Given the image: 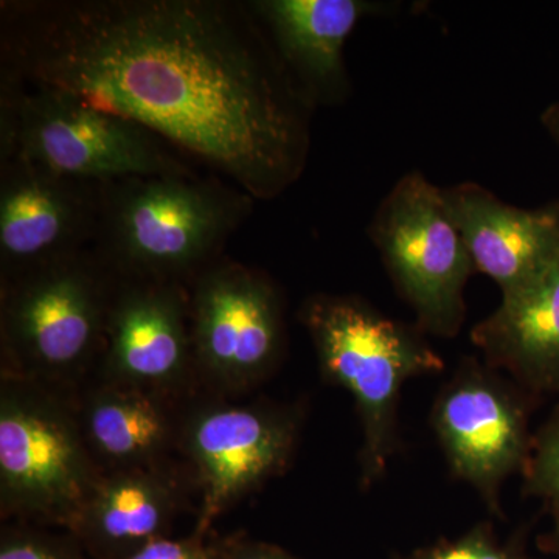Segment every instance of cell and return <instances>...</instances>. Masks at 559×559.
Returning <instances> with one entry per match:
<instances>
[{
    "label": "cell",
    "instance_id": "17",
    "mask_svg": "<svg viewBox=\"0 0 559 559\" xmlns=\"http://www.w3.org/2000/svg\"><path fill=\"white\" fill-rule=\"evenodd\" d=\"M489 367L509 371L536 393L559 395V252L528 286L502 297L473 329Z\"/></svg>",
    "mask_w": 559,
    "mask_h": 559
},
{
    "label": "cell",
    "instance_id": "23",
    "mask_svg": "<svg viewBox=\"0 0 559 559\" xmlns=\"http://www.w3.org/2000/svg\"><path fill=\"white\" fill-rule=\"evenodd\" d=\"M540 123L546 128L547 132L559 143V103L550 105L549 108L540 114ZM559 209V201L555 202Z\"/></svg>",
    "mask_w": 559,
    "mask_h": 559
},
{
    "label": "cell",
    "instance_id": "7",
    "mask_svg": "<svg viewBox=\"0 0 559 559\" xmlns=\"http://www.w3.org/2000/svg\"><path fill=\"white\" fill-rule=\"evenodd\" d=\"M369 237L417 316L418 330L440 337L459 334L466 314L463 294L476 267L443 190L419 171L407 173L382 200Z\"/></svg>",
    "mask_w": 559,
    "mask_h": 559
},
{
    "label": "cell",
    "instance_id": "16",
    "mask_svg": "<svg viewBox=\"0 0 559 559\" xmlns=\"http://www.w3.org/2000/svg\"><path fill=\"white\" fill-rule=\"evenodd\" d=\"M189 403L98 381L75 396L81 432L103 473L171 463Z\"/></svg>",
    "mask_w": 559,
    "mask_h": 559
},
{
    "label": "cell",
    "instance_id": "8",
    "mask_svg": "<svg viewBox=\"0 0 559 559\" xmlns=\"http://www.w3.org/2000/svg\"><path fill=\"white\" fill-rule=\"evenodd\" d=\"M200 385L229 399L277 367L285 345L282 296L264 272L223 257L189 286Z\"/></svg>",
    "mask_w": 559,
    "mask_h": 559
},
{
    "label": "cell",
    "instance_id": "3",
    "mask_svg": "<svg viewBox=\"0 0 559 559\" xmlns=\"http://www.w3.org/2000/svg\"><path fill=\"white\" fill-rule=\"evenodd\" d=\"M114 283L92 246L0 282L2 374L75 399L97 374Z\"/></svg>",
    "mask_w": 559,
    "mask_h": 559
},
{
    "label": "cell",
    "instance_id": "1",
    "mask_svg": "<svg viewBox=\"0 0 559 559\" xmlns=\"http://www.w3.org/2000/svg\"><path fill=\"white\" fill-rule=\"evenodd\" d=\"M0 61L135 121L255 201L307 167L312 108L246 0H9Z\"/></svg>",
    "mask_w": 559,
    "mask_h": 559
},
{
    "label": "cell",
    "instance_id": "20",
    "mask_svg": "<svg viewBox=\"0 0 559 559\" xmlns=\"http://www.w3.org/2000/svg\"><path fill=\"white\" fill-rule=\"evenodd\" d=\"M0 559H91L72 536H55L32 524L7 525L0 533Z\"/></svg>",
    "mask_w": 559,
    "mask_h": 559
},
{
    "label": "cell",
    "instance_id": "18",
    "mask_svg": "<svg viewBox=\"0 0 559 559\" xmlns=\"http://www.w3.org/2000/svg\"><path fill=\"white\" fill-rule=\"evenodd\" d=\"M525 491L543 500L550 516V530L539 549L559 557V407L533 437L525 468Z\"/></svg>",
    "mask_w": 559,
    "mask_h": 559
},
{
    "label": "cell",
    "instance_id": "4",
    "mask_svg": "<svg viewBox=\"0 0 559 559\" xmlns=\"http://www.w3.org/2000/svg\"><path fill=\"white\" fill-rule=\"evenodd\" d=\"M299 318L320 373L355 400L362 426L360 484L369 489L395 452L401 388L411 378L439 373L444 360L421 331L385 318L358 297L314 294L301 305Z\"/></svg>",
    "mask_w": 559,
    "mask_h": 559
},
{
    "label": "cell",
    "instance_id": "14",
    "mask_svg": "<svg viewBox=\"0 0 559 559\" xmlns=\"http://www.w3.org/2000/svg\"><path fill=\"white\" fill-rule=\"evenodd\" d=\"M443 200L476 272L496 282L502 297L535 282L557 259L555 202L535 210L514 207L474 182L443 190Z\"/></svg>",
    "mask_w": 559,
    "mask_h": 559
},
{
    "label": "cell",
    "instance_id": "22",
    "mask_svg": "<svg viewBox=\"0 0 559 559\" xmlns=\"http://www.w3.org/2000/svg\"><path fill=\"white\" fill-rule=\"evenodd\" d=\"M216 559H299L293 554L274 546L248 538L218 539Z\"/></svg>",
    "mask_w": 559,
    "mask_h": 559
},
{
    "label": "cell",
    "instance_id": "19",
    "mask_svg": "<svg viewBox=\"0 0 559 559\" xmlns=\"http://www.w3.org/2000/svg\"><path fill=\"white\" fill-rule=\"evenodd\" d=\"M527 532L500 539L491 524H477L455 539H441L395 559H532L525 543Z\"/></svg>",
    "mask_w": 559,
    "mask_h": 559
},
{
    "label": "cell",
    "instance_id": "2",
    "mask_svg": "<svg viewBox=\"0 0 559 559\" xmlns=\"http://www.w3.org/2000/svg\"><path fill=\"white\" fill-rule=\"evenodd\" d=\"M255 200L218 175L135 176L102 186L92 248L123 278L189 288L224 257Z\"/></svg>",
    "mask_w": 559,
    "mask_h": 559
},
{
    "label": "cell",
    "instance_id": "12",
    "mask_svg": "<svg viewBox=\"0 0 559 559\" xmlns=\"http://www.w3.org/2000/svg\"><path fill=\"white\" fill-rule=\"evenodd\" d=\"M100 207V183L0 162V282L91 248Z\"/></svg>",
    "mask_w": 559,
    "mask_h": 559
},
{
    "label": "cell",
    "instance_id": "5",
    "mask_svg": "<svg viewBox=\"0 0 559 559\" xmlns=\"http://www.w3.org/2000/svg\"><path fill=\"white\" fill-rule=\"evenodd\" d=\"M21 157L66 178L109 183L198 171L135 121L60 90L0 73V162Z\"/></svg>",
    "mask_w": 559,
    "mask_h": 559
},
{
    "label": "cell",
    "instance_id": "9",
    "mask_svg": "<svg viewBox=\"0 0 559 559\" xmlns=\"http://www.w3.org/2000/svg\"><path fill=\"white\" fill-rule=\"evenodd\" d=\"M299 439V415L270 403L234 404L213 396L191 400L179 452L200 495L194 533L288 468Z\"/></svg>",
    "mask_w": 559,
    "mask_h": 559
},
{
    "label": "cell",
    "instance_id": "13",
    "mask_svg": "<svg viewBox=\"0 0 559 559\" xmlns=\"http://www.w3.org/2000/svg\"><path fill=\"white\" fill-rule=\"evenodd\" d=\"M305 102L334 106L349 81L345 43L364 17L384 5L367 0H246Z\"/></svg>",
    "mask_w": 559,
    "mask_h": 559
},
{
    "label": "cell",
    "instance_id": "6",
    "mask_svg": "<svg viewBox=\"0 0 559 559\" xmlns=\"http://www.w3.org/2000/svg\"><path fill=\"white\" fill-rule=\"evenodd\" d=\"M103 469L81 432L75 399L0 377V511L3 520L68 528Z\"/></svg>",
    "mask_w": 559,
    "mask_h": 559
},
{
    "label": "cell",
    "instance_id": "11",
    "mask_svg": "<svg viewBox=\"0 0 559 559\" xmlns=\"http://www.w3.org/2000/svg\"><path fill=\"white\" fill-rule=\"evenodd\" d=\"M432 425L452 473L499 513V491L524 471L532 437L520 396L491 367L466 359L436 401Z\"/></svg>",
    "mask_w": 559,
    "mask_h": 559
},
{
    "label": "cell",
    "instance_id": "15",
    "mask_svg": "<svg viewBox=\"0 0 559 559\" xmlns=\"http://www.w3.org/2000/svg\"><path fill=\"white\" fill-rule=\"evenodd\" d=\"M190 474L171 463L103 473L69 524V535L91 559H119L151 540L170 536L187 506Z\"/></svg>",
    "mask_w": 559,
    "mask_h": 559
},
{
    "label": "cell",
    "instance_id": "21",
    "mask_svg": "<svg viewBox=\"0 0 559 559\" xmlns=\"http://www.w3.org/2000/svg\"><path fill=\"white\" fill-rule=\"evenodd\" d=\"M216 554L218 539L210 540L209 535H198L193 532L186 538L164 536L151 540L119 559H216Z\"/></svg>",
    "mask_w": 559,
    "mask_h": 559
},
{
    "label": "cell",
    "instance_id": "10",
    "mask_svg": "<svg viewBox=\"0 0 559 559\" xmlns=\"http://www.w3.org/2000/svg\"><path fill=\"white\" fill-rule=\"evenodd\" d=\"M95 381L194 399L200 380L187 286L116 275Z\"/></svg>",
    "mask_w": 559,
    "mask_h": 559
}]
</instances>
